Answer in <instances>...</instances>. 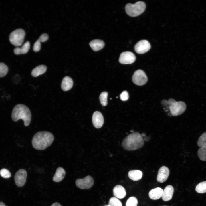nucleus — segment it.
Instances as JSON below:
<instances>
[{
    "label": "nucleus",
    "mask_w": 206,
    "mask_h": 206,
    "mask_svg": "<svg viewBox=\"0 0 206 206\" xmlns=\"http://www.w3.org/2000/svg\"><path fill=\"white\" fill-rule=\"evenodd\" d=\"M54 139V136L51 132L46 131H39L33 136L32 145L36 150H43L51 145Z\"/></svg>",
    "instance_id": "obj_1"
},
{
    "label": "nucleus",
    "mask_w": 206,
    "mask_h": 206,
    "mask_svg": "<svg viewBox=\"0 0 206 206\" xmlns=\"http://www.w3.org/2000/svg\"><path fill=\"white\" fill-rule=\"evenodd\" d=\"M144 144V140L141 135L138 132H135L126 137L122 141V145L124 149L132 151L140 148Z\"/></svg>",
    "instance_id": "obj_2"
},
{
    "label": "nucleus",
    "mask_w": 206,
    "mask_h": 206,
    "mask_svg": "<svg viewBox=\"0 0 206 206\" xmlns=\"http://www.w3.org/2000/svg\"><path fill=\"white\" fill-rule=\"evenodd\" d=\"M12 120L16 122L20 119L24 121L25 126H28L30 123L31 114L29 108L25 105L19 104L13 108L11 114Z\"/></svg>",
    "instance_id": "obj_3"
},
{
    "label": "nucleus",
    "mask_w": 206,
    "mask_h": 206,
    "mask_svg": "<svg viewBox=\"0 0 206 206\" xmlns=\"http://www.w3.org/2000/svg\"><path fill=\"white\" fill-rule=\"evenodd\" d=\"M146 5L144 2L139 1L134 4L128 3L125 6V10L129 16L134 17L140 15L144 11Z\"/></svg>",
    "instance_id": "obj_4"
},
{
    "label": "nucleus",
    "mask_w": 206,
    "mask_h": 206,
    "mask_svg": "<svg viewBox=\"0 0 206 206\" xmlns=\"http://www.w3.org/2000/svg\"><path fill=\"white\" fill-rule=\"evenodd\" d=\"M168 101L170 112L172 116L180 115L183 113L186 109V105L184 102H177L173 98H170Z\"/></svg>",
    "instance_id": "obj_5"
},
{
    "label": "nucleus",
    "mask_w": 206,
    "mask_h": 206,
    "mask_svg": "<svg viewBox=\"0 0 206 206\" xmlns=\"http://www.w3.org/2000/svg\"><path fill=\"white\" fill-rule=\"evenodd\" d=\"M25 35V31L22 29H18L11 33L9 40L13 45L16 46H20L23 43Z\"/></svg>",
    "instance_id": "obj_6"
},
{
    "label": "nucleus",
    "mask_w": 206,
    "mask_h": 206,
    "mask_svg": "<svg viewBox=\"0 0 206 206\" xmlns=\"http://www.w3.org/2000/svg\"><path fill=\"white\" fill-rule=\"evenodd\" d=\"M132 80L136 85L142 86L146 83L148 81V78L143 70L138 69L134 72L132 76Z\"/></svg>",
    "instance_id": "obj_7"
},
{
    "label": "nucleus",
    "mask_w": 206,
    "mask_h": 206,
    "mask_svg": "<svg viewBox=\"0 0 206 206\" xmlns=\"http://www.w3.org/2000/svg\"><path fill=\"white\" fill-rule=\"evenodd\" d=\"M94 183V179L88 175L82 179H78L75 181L76 186L81 189H88L91 188Z\"/></svg>",
    "instance_id": "obj_8"
},
{
    "label": "nucleus",
    "mask_w": 206,
    "mask_h": 206,
    "mask_svg": "<svg viewBox=\"0 0 206 206\" xmlns=\"http://www.w3.org/2000/svg\"><path fill=\"white\" fill-rule=\"evenodd\" d=\"M27 173L26 171L21 169L18 170L15 173L14 180L15 184L19 187H21L25 184L26 180Z\"/></svg>",
    "instance_id": "obj_9"
},
{
    "label": "nucleus",
    "mask_w": 206,
    "mask_h": 206,
    "mask_svg": "<svg viewBox=\"0 0 206 206\" xmlns=\"http://www.w3.org/2000/svg\"><path fill=\"white\" fill-rule=\"evenodd\" d=\"M136 58V56L133 53L125 52L120 54L119 61L120 63L123 64H131L134 62Z\"/></svg>",
    "instance_id": "obj_10"
},
{
    "label": "nucleus",
    "mask_w": 206,
    "mask_h": 206,
    "mask_svg": "<svg viewBox=\"0 0 206 206\" xmlns=\"http://www.w3.org/2000/svg\"><path fill=\"white\" fill-rule=\"evenodd\" d=\"M151 47L149 42L146 40H140L134 46L135 52L139 54H143L148 51Z\"/></svg>",
    "instance_id": "obj_11"
},
{
    "label": "nucleus",
    "mask_w": 206,
    "mask_h": 206,
    "mask_svg": "<svg viewBox=\"0 0 206 206\" xmlns=\"http://www.w3.org/2000/svg\"><path fill=\"white\" fill-rule=\"evenodd\" d=\"M92 122L94 126L96 128H99L102 126L104 119L101 112L98 111L94 112L92 116Z\"/></svg>",
    "instance_id": "obj_12"
},
{
    "label": "nucleus",
    "mask_w": 206,
    "mask_h": 206,
    "mask_svg": "<svg viewBox=\"0 0 206 206\" xmlns=\"http://www.w3.org/2000/svg\"><path fill=\"white\" fill-rule=\"evenodd\" d=\"M169 168L163 166L159 169L157 174V180L160 183L165 182L167 179L169 174Z\"/></svg>",
    "instance_id": "obj_13"
},
{
    "label": "nucleus",
    "mask_w": 206,
    "mask_h": 206,
    "mask_svg": "<svg viewBox=\"0 0 206 206\" xmlns=\"http://www.w3.org/2000/svg\"><path fill=\"white\" fill-rule=\"evenodd\" d=\"M174 191L173 187L171 185H168L165 188L163 193L162 198L165 201L171 200L173 197Z\"/></svg>",
    "instance_id": "obj_14"
},
{
    "label": "nucleus",
    "mask_w": 206,
    "mask_h": 206,
    "mask_svg": "<svg viewBox=\"0 0 206 206\" xmlns=\"http://www.w3.org/2000/svg\"><path fill=\"white\" fill-rule=\"evenodd\" d=\"M73 84L72 79L69 76H66L62 79L61 84V88L64 91H68L72 88Z\"/></svg>",
    "instance_id": "obj_15"
},
{
    "label": "nucleus",
    "mask_w": 206,
    "mask_h": 206,
    "mask_svg": "<svg viewBox=\"0 0 206 206\" xmlns=\"http://www.w3.org/2000/svg\"><path fill=\"white\" fill-rule=\"evenodd\" d=\"M114 195L119 199H122L126 195V192L124 188L122 185H118L116 186L113 189Z\"/></svg>",
    "instance_id": "obj_16"
},
{
    "label": "nucleus",
    "mask_w": 206,
    "mask_h": 206,
    "mask_svg": "<svg viewBox=\"0 0 206 206\" xmlns=\"http://www.w3.org/2000/svg\"><path fill=\"white\" fill-rule=\"evenodd\" d=\"M65 174L66 172L64 169L62 167H59L57 169L52 180L55 182H59L63 179Z\"/></svg>",
    "instance_id": "obj_17"
},
{
    "label": "nucleus",
    "mask_w": 206,
    "mask_h": 206,
    "mask_svg": "<svg viewBox=\"0 0 206 206\" xmlns=\"http://www.w3.org/2000/svg\"><path fill=\"white\" fill-rule=\"evenodd\" d=\"M163 190L160 187H157L151 189L148 193L150 198L153 200H157L162 197Z\"/></svg>",
    "instance_id": "obj_18"
},
{
    "label": "nucleus",
    "mask_w": 206,
    "mask_h": 206,
    "mask_svg": "<svg viewBox=\"0 0 206 206\" xmlns=\"http://www.w3.org/2000/svg\"><path fill=\"white\" fill-rule=\"evenodd\" d=\"M89 45L93 51L96 52L102 49L105 44L103 41L96 39L91 41L89 43Z\"/></svg>",
    "instance_id": "obj_19"
},
{
    "label": "nucleus",
    "mask_w": 206,
    "mask_h": 206,
    "mask_svg": "<svg viewBox=\"0 0 206 206\" xmlns=\"http://www.w3.org/2000/svg\"><path fill=\"white\" fill-rule=\"evenodd\" d=\"M128 175L129 178L131 179L134 181H137L142 178V173L139 170H133L128 172Z\"/></svg>",
    "instance_id": "obj_20"
},
{
    "label": "nucleus",
    "mask_w": 206,
    "mask_h": 206,
    "mask_svg": "<svg viewBox=\"0 0 206 206\" xmlns=\"http://www.w3.org/2000/svg\"><path fill=\"white\" fill-rule=\"evenodd\" d=\"M47 69V67L45 65H39L32 70L31 72V75L34 77H37L45 72Z\"/></svg>",
    "instance_id": "obj_21"
},
{
    "label": "nucleus",
    "mask_w": 206,
    "mask_h": 206,
    "mask_svg": "<svg viewBox=\"0 0 206 206\" xmlns=\"http://www.w3.org/2000/svg\"><path fill=\"white\" fill-rule=\"evenodd\" d=\"M30 43L29 41H26L21 47H17L14 49L16 54H25L27 53L29 49Z\"/></svg>",
    "instance_id": "obj_22"
},
{
    "label": "nucleus",
    "mask_w": 206,
    "mask_h": 206,
    "mask_svg": "<svg viewBox=\"0 0 206 206\" xmlns=\"http://www.w3.org/2000/svg\"><path fill=\"white\" fill-rule=\"evenodd\" d=\"M195 190L197 192L202 193L206 192V181L199 183L196 186Z\"/></svg>",
    "instance_id": "obj_23"
},
{
    "label": "nucleus",
    "mask_w": 206,
    "mask_h": 206,
    "mask_svg": "<svg viewBox=\"0 0 206 206\" xmlns=\"http://www.w3.org/2000/svg\"><path fill=\"white\" fill-rule=\"evenodd\" d=\"M197 144L201 147H206V132L203 133L199 137Z\"/></svg>",
    "instance_id": "obj_24"
},
{
    "label": "nucleus",
    "mask_w": 206,
    "mask_h": 206,
    "mask_svg": "<svg viewBox=\"0 0 206 206\" xmlns=\"http://www.w3.org/2000/svg\"><path fill=\"white\" fill-rule=\"evenodd\" d=\"M108 92H102L99 96L101 104L103 106H105L107 104Z\"/></svg>",
    "instance_id": "obj_25"
},
{
    "label": "nucleus",
    "mask_w": 206,
    "mask_h": 206,
    "mask_svg": "<svg viewBox=\"0 0 206 206\" xmlns=\"http://www.w3.org/2000/svg\"><path fill=\"white\" fill-rule=\"evenodd\" d=\"M8 68L4 63L0 62V77L5 76L7 73Z\"/></svg>",
    "instance_id": "obj_26"
},
{
    "label": "nucleus",
    "mask_w": 206,
    "mask_h": 206,
    "mask_svg": "<svg viewBox=\"0 0 206 206\" xmlns=\"http://www.w3.org/2000/svg\"><path fill=\"white\" fill-rule=\"evenodd\" d=\"M198 155L200 160L206 161V147H201L198 150Z\"/></svg>",
    "instance_id": "obj_27"
},
{
    "label": "nucleus",
    "mask_w": 206,
    "mask_h": 206,
    "mask_svg": "<svg viewBox=\"0 0 206 206\" xmlns=\"http://www.w3.org/2000/svg\"><path fill=\"white\" fill-rule=\"evenodd\" d=\"M108 205L110 206H122L121 201L117 198L114 197H111L110 199Z\"/></svg>",
    "instance_id": "obj_28"
},
{
    "label": "nucleus",
    "mask_w": 206,
    "mask_h": 206,
    "mask_svg": "<svg viewBox=\"0 0 206 206\" xmlns=\"http://www.w3.org/2000/svg\"><path fill=\"white\" fill-rule=\"evenodd\" d=\"M138 203L137 198L134 197H131L127 200L126 206H137Z\"/></svg>",
    "instance_id": "obj_29"
},
{
    "label": "nucleus",
    "mask_w": 206,
    "mask_h": 206,
    "mask_svg": "<svg viewBox=\"0 0 206 206\" xmlns=\"http://www.w3.org/2000/svg\"><path fill=\"white\" fill-rule=\"evenodd\" d=\"M0 175L4 178L7 179L11 177V174L7 169L3 168L0 170Z\"/></svg>",
    "instance_id": "obj_30"
},
{
    "label": "nucleus",
    "mask_w": 206,
    "mask_h": 206,
    "mask_svg": "<svg viewBox=\"0 0 206 206\" xmlns=\"http://www.w3.org/2000/svg\"><path fill=\"white\" fill-rule=\"evenodd\" d=\"M121 100L123 101L127 100L129 98V95L128 92L126 91H124L120 95Z\"/></svg>",
    "instance_id": "obj_31"
},
{
    "label": "nucleus",
    "mask_w": 206,
    "mask_h": 206,
    "mask_svg": "<svg viewBox=\"0 0 206 206\" xmlns=\"http://www.w3.org/2000/svg\"><path fill=\"white\" fill-rule=\"evenodd\" d=\"M41 47V45L40 41L38 39L34 43L33 47V49L35 52H38L39 51Z\"/></svg>",
    "instance_id": "obj_32"
},
{
    "label": "nucleus",
    "mask_w": 206,
    "mask_h": 206,
    "mask_svg": "<svg viewBox=\"0 0 206 206\" xmlns=\"http://www.w3.org/2000/svg\"><path fill=\"white\" fill-rule=\"evenodd\" d=\"M48 39V35L46 33H44L41 35L38 39L40 42H44L46 41Z\"/></svg>",
    "instance_id": "obj_33"
},
{
    "label": "nucleus",
    "mask_w": 206,
    "mask_h": 206,
    "mask_svg": "<svg viewBox=\"0 0 206 206\" xmlns=\"http://www.w3.org/2000/svg\"><path fill=\"white\" fill-rule=\"evenodd\" d=\"M161 104L163 106H167L168 105V101L166 100H163L161 102Z\"/></svg>",
    "instance_id": "obj_34"
},
{
    "label": "nucleus",
    "mask_w": 206,
    "mask_h": 206,
    "mask_svg": "<svg viewBox=\"0 0 206 206\" xmlns=\"http://www.w3.org/2000/svg\"><path fill=\"white\" fill-rule=\"evenodd\" d=\"M50 206H62L58 202H55L52 204Z\"/></svg>",
    "instance_id": "obj_35"
},
{
    "label": "nucleus",
    "mask_w": 206,
    "mask_h": 206,
    "mask_svg": "<svg viewBox=\"0 0 206 206\" xmlns=\"http://www.w3.org/2000/svg\"><path fill=\"white\" fill-rule=\"evenodd\" d=\"M150 138L148 136H145L144 138V140L146 141H148L149 140Z\"/></svg>",
    "instance_id": "obj_36"
},
{
    "label": "nucleus",
    "mask_w": 206,
    "mask_h": 206,
    "mask_svg": "<svg viewBox=\"0 0 206 206\" xmlns=\"http://www.w3.org/2000/svg\"><path fill=\"white\" fill-rule=\"evenodd\" d=\"M0 206H6V205L4 203L0 201Z\"/></svg>",
    "instance_id": "obj_37"
},
{
    "label": "nucleus",
    "mask_w": 206,
    "mask_h": 206,
    "mask_svg": "<svg viewBox=\"0 0 206 206\" xmlns=\"http://www.w3.org/2000/svg\"><path fill=\"white\" fill-rule=\"evenodd\" d=\"M141 135H142V137H143H143H145V136H146V134H145V133H142L141 134Z\"/></svg>",
    "instance_id": "obj_38"
},
{
    "label": "nucleus",
    "mask_w": 206,
    "mask_h": 206,
    "mask_svg": "<svg viewBox=\"0 0 206 206\" xmlns=\"http://www.w3.org/2000/svg\"><path fill=\"white\" fill-rule=\"evenodd\" d=\"M168 115L169 116H172V114H171V113L170 112V113H168Z\"/></svg>",
    "instance_id": "obj_39"
},
{
    "label": "nucleus",
    "mask_w": 206,
    "mask_h": 206,
    "mask_svg": "<svg viewBox=\"0 0 206 206\" xmlns=\"http://www.w3.org/2000/svg\"><path fill=\"white\" fill-rule=\"evenodd\" d=\"M130 132L132 133V132H133L134 131V130H130Z\"/></svg>",
    "instance_id": "obj_40"
},
{
    "label": "nucleus",
    "mask_w": 206,
    "mask_h": 206,
    "mask_svg": "<svg viewBox=\"0 0 206 206\" xmlns=\"http://www.w3.org/2000/svg\"><path fill=\"white\" fill-rule=\"evenodd\" d=\"M105 206H110L108 205H106Z\"/></svg>",
    "instance_id": "obj_41"
},
{
    "label": "nucleus",
    "mask_w": 206,
    "mask_h": 206,
    "mask_svg": "<svg viewBox=\"0 0 206 206\" xmlns=\"http://www.w3.org/2000/svg\"></svg>",
    "instance_id": "obj_42"
}]
</instances>
